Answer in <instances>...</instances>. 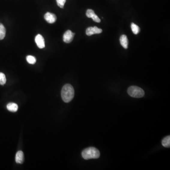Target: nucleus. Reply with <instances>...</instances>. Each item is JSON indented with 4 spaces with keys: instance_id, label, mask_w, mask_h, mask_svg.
Segmentation results:
<instances>
[{
    "instance_id": "f257e3e1",
    "label": "nucleus",
    "mask_w": 170,
    "mask_h": 170,
    "mask_svg": "<svg viewBox=\"0 0 170 170\" xmlns=\"http://www.w3.org/2000/svg\"><path fill=\"white\" fill-rule=\"evenodd\" d=\"M62 100L64 102L69 103L71 101L74 96V89L71 85H65L61 91Z\"/></svg>"
},
{
    "instance_id": "f03ea898",
    "label": "nucleus",
    "mask_w": 170,
    "mask_h": 170,
    "mask_svg": "<svg viewBox=\"0 0 170 170\" xmlns=\"http://www.w3.org/2000/svg\"><path fill=\"white\" fill-rule=\"evenodd\" d=\"M100 153L99 150L94 147H90L84 149L82 152L83 158L85 160L90 159H97L100 157Z\"/></svg>"
},
{
    "instance_id": "7ed1b4c3",
    "label": "nucleus",
    "mask_w": 170,
    "mask_h": 170,
    "mask_svg": "<svg viewBox=\"0 0 170 170\" xmlns=\"http://www.w3.org/2000/svg\"><path fill=\"white\" fill-rule=\"evenodd\" d=\"M127 92L129 96L134 98H141L145 95L144 91L137 86H130L128 88Z\"/></svg>"
},
{
    "instance_id": "20e7f679",
    "label": "nucleus",
    "mask_w": 170,
    "mask_h": 170,
    "mask_svg": "<svg viewBox=\"0 0 170 170\" xmlns=\"http://www.w3.org/2000/svg\"><path fill=\"white\" fill-rule=\"evenodd\" d=\"M102 29L99 28L96 26L94 27H89L86 29V33L87 36H91L93 34H98L102 32Z\"/></svg>"
},
{
    "instance_id": "39448f33",
    "label": "nucleus",
    "mask_w": 170,
    "mask_h": 170,
    "mask_svg": "<svg viewBox=\"0 0 170 170\" xmlns=\"http://www.w3.org/2000/svg\"><path fill=\"white\" fill-rule=\"evenodd\" d=\"M75 33L72 32L71 30H68L66 31L63 36V40L65 43H70L73 39Z\"/></svg>"
},
{
    "instance_id": "423d86ee",
    "label": "nucleus",
    "mask_w": 170,
    "mask_h": 170,
    "mask_svg": "<svg viewBox=\"0 0 170 170\" xmlns=\"http://www.w3.org/2000/svg\"><path fill=\"white\" fill-rule=\"evenodd\" d=\"M34 40H35V42H36L38 48H40V49L45 48V39L42 35L40 34H37Z\"/></svg>"
},
{
    "instance_id": "0eeeda50",
    "label": "nucleus",
    "mask_w": 170,
    "mask_h": 170,
    "mask_svg": "<svg viewBox=\"0 0 170 170\" xmlns=\"http://www.w3.org/2000/svg\"><path fill=\"white\" fill-rule=\"evenodd\" d=\"M45 20L50 24L54 23L57 19V17L55 14L52 13L51 12H46L44 15Z\"/></svg>"
},
{
    "instance_id": "6e6552de",
    "label": "nucleus",
    "mask_w": 170,
    "mask_h": 170,
    "mask_svg": "<svg viewBox=\"0 0 170 170\" xmlns=\"http://www.w3.org/2000/svg\"><path fill=\"white\" fill-rule=\"evenodd\" d=\"M16 162L19 164H22L24 162V154L22 151H19L16 154L15 157Z\"/></svg>"
},
{
    "instance_id": "1a4fd4ad",
    "label": "nucleus",
    "mask_w": 170,
    "mask_h": 170,
    "mask_svg": "<svg viewBox=\"0 0 170 170\" xmlns=\"http://www.w3.org/2000/svg\"><path fill=\"white\" fill-rule=\"evenodd\" d=\"M120 43L124 48L127 49L128 47V39L127 36L125 34H122L120 38Z\"/></svg>"
},
{
    "instance_id": "9d476101",
    "label": "nucleus",
    "mask_w": 170,
    "mask_h": 170,
    "mask_svg": "<svg viewBox=\"0 0 170 170\" xmlns=\"http://www.w3.org/2000/svg\"><path fill=\"white\" fill-rule=\"evenodd\" d=\"M7 108L9 111L11 112H16L18 111V106L16 103H10L7 105Z\"/></svg>"
},
{
    "instance_id": "9b49d317",
    "label": "nucleus",
    "mask_w": 170,
    "mask_h": 170,
    "mask_svg": "<svg viewBox=\"0 0 170 170\" xmlns=\"http://www.w3.org/2000/svg\"><path fill=\"white\" fill-rule=\"evenodd\" d=\"M163 146L166 148H170V136H168L164 138L162 142Z\"/></svg>"
},
{
    "instance_id": "f8f14e48",
    "label": "nucleus",
    "mask_w": 170,
    "mask_h": 170,
    "mask_svg": "<svg viewBox=\"0 0 170 170\" xmlns=\"http://www.w3.org/2000/svg\"><path fill=\"white\" fill-rule=\"evenodd\" d=\"M6 29L4 26L0 23V40H2L5 37Z\"/></svg>"
},
{
    "instance_id": "ddd939ff",
    "label": "nucleus",
    "mask_w": 170,
    "mask_h": 170,
    "mask_svg": "<svg viewBox=\"0 0 170 170\" xmlns=\"http://www.w3.org/2000/svg\"><path fill=\"white\" fill-rule=\"evenodd\" d=\"M131 28L132 32L134 34H137L139 33L140 28L139 26H137V25L132 23L131 24Z\"/></svg>"
},
{
    "instance_id": "4468645a",
    "label": "nucleus",
    "mask_w": 170,
    "mask_h": 170,
    "mask_svg": "<svg viewBox=\"0 0 170 170\" xmlns=\"http://www.w3.org/2000/svg\"><path fill=\"white\" fill-rule=\"evenodd\" d=\"M26 59H27V61L31 64H34L36 62V58L33 56H27Z\"/></svg>"
},
{
    "instance_id": "2eb2a0df",
    "label": "nucleus",
    "mask_w": 170,
    "mask_h": 170,
    "mask_svg": "<svg viewBox=\"0 0 170 170\" xmlns=\"http://www.w3.org/2000/svg\"><path fill=\"white\" fill-rule=\"evenodd\" d=\"M6 82V78L4 74L0 72V85H4Z\"/></svg>"
},
{
    "instance_id": "dca6fc26",
    "label": "nucleus",
    "mask_w": 170,
    "mask_h": 170,
    "mask_svg": "<svg viewBox=\"0 0 170 170\" xmlns=\"http://www.w3.org/2000/svg\"><path fill=\"white\" fill-rule=\"evenodd\" d=\"M94 14H95V13L94 11L91 9H88L86 12V15L88 18H92Z\"/></svg>"
},
{
    "instance_id": "f3484780",
    "label": "nucleus",
    "mask_w": 170,
    "mask_h": 170,
    "mask_svg": "<svg viewBox=\"0 0 170 170\" xmlns=\"http://www.w3.org/2000/svg\"><path fill=\"white\" fill-rule=\"evenodd\" d=\"M66 1V0H56L57 5L61 8H64Z\"/></svg>"
},
{
    "instance_id": "a211bd4d",
    "label": "nucleus",
    "mask_w": 170,
    "mask_h": 170,
    "mask_svg": "<svg viewBox=\"0 0 170 170\" xmlns=\"http://www.w3.org/2000/svg\"><path fill=\"white\" fill-rule=\"evenodd\" d=\"M92 19L93 20L94 22H96L100 23V22H101L100 19L98 18V16H97L96 14H95L93 16Z\"/></svg>"
}]
</instances>
